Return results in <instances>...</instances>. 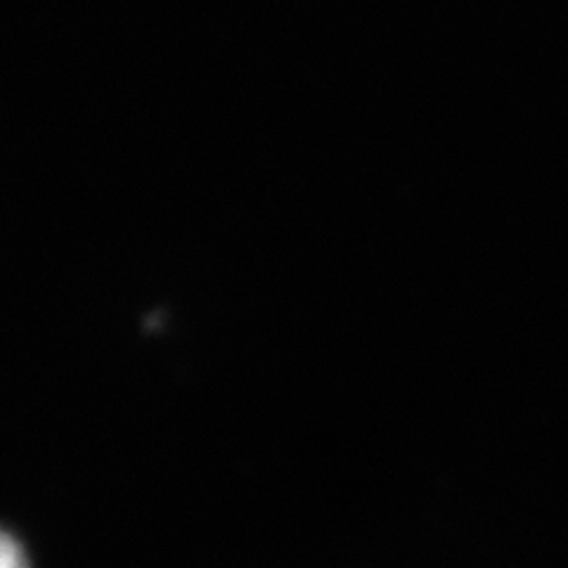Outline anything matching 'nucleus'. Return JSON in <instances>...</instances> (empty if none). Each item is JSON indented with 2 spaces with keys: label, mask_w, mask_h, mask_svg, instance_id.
I'll return each instance as SVG.
<instances>
[{
  "label": "nucleus",
  "mask_w": 568,
  "mask_h": 568,
  "mask_svg": "<svg viewBox=\"0 0 568 568\" xmlns=\"http://www.w3.org/2000/svg\"><path fill=\"white\" fill-rule=\"evenodd\" d=\"M0 568H31L27 547L22 540L12 536L10 530L3 532V549H0Z\"/></svg>",
  "instance_id": "f257e3e1"
}]
</instances>
